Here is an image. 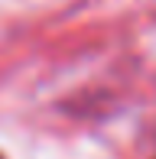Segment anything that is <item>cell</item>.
<instances>
[{"label": "cell", "instance_id": "obj_1", "mask_svg": "<svg viewBox=\"0 0 156 159\" xmlns=\"http://www.w3.org/2000/svg\"><path fill=\"white\" fill-rule=\"evenodd\" d=\"M0 159H3V156H0Z\"/></svg>", "mask_w": 156, "mask_h": 159}]
</instances>
